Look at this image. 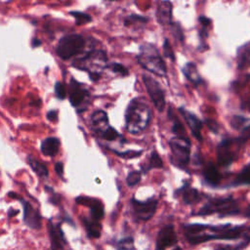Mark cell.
Wrapping results in <instances>:
<instances>
[{
    "mask_svg": "<svg viewBox=\"0 0 250 250\" xmlns=\"http://www.w3.org/2000/svg\"><path fill=\"white\" fill-rule=\"evenodd\" d=\"M250 229L243 226L230 227V225L223 226H209L200 224H191L185 227V235L187 240L192 244L197 245L214 239L232 240L238 238H247V232Z\"/></svg>",
    "mask_w": 250,
    "mask_h": 250,
    "instance_id": "obj_1",
    "label": "cell"
},
{
    "mask_svg": "<svg viewBox=\"0 0 250 250\" xmlns=\"http://www.w3.org/2000/svg\"><path fill=\"white\" fill-rule=\"evenodd\" d=\"M151 118V110L144 99H133L125 111V128L131 134L144 131Z\"/></svg>",
    "mask_w": 250,
    "mask_h": 250,
    "instance_id": "obj_2",
    "label": "cell"
},
{
    "mask_svg": "<svg viewBox=\"0 0 250 250\" xmlns=\"http://www.w3.org/2000/svg\"><path fill=\"white\" fill-rule=\"evenodd\" d=\"M137 61L145 69L157 76L162 77L167 73L166 64L161 58L159 51L150 43H145L140 46Z\"/></svg>",
    "mask_w": 250,
    "mask_h": 250,
    "instance_id": "obj_3",
    "label": "cell"
},
{
    "mask_svg": "<svg viewBox=\"0 0 250 250\" xmlns=\"http://www.w3.org/2000/svg\"><path fill=\"white\" fill-rule=\"evenodd\" d=\"M72 65L87 71L91 80L98 81L106 65V55L102 50H93L85 56L76 59Z\"/></svg>",
    "mask_w": 250,
    "mask_h": 250,
    "instance_id": "obj_4",
    "label": "cell"
},
{
    "mask_svg": "<svg viewBox=\"0 0 250 250\" xmlns=\"http://www.w3.org/2000/svg\"><path fill=\"white\" fill-rule=\"evenodd\" d=\"M240 213L238 203L232 196L215 197L209 199L197 212L199 216L219 214L221 217L236 215Z\"/></svg>",
    "mask_w": 250,
    "mask_h": 250,
    "instance_id": "obj_5",
    "label": "cell"
},
{
    "mask_svg": "<svg viewBox=\"0 0 250 250\" xmlns=\"http://www.w3.org/2000/svg\"><path fill=\"white\" fill-rule=\"evenodd\" d=\"M85 46V39L80 34H67L62 36L56 48L57 55L62 60H69L78 55Z\"/></svg>",
    "mask_w": 250,
    "mask_h": 250,
    "instance_id": "obj_6",
    "label": "cell"
},
{
    "mask_svg": "<svg viewBox=\"0 0 250 250\" xmlns=\"http://www.w3.org/2000/svg\"><path fill=\"white\" fill-rule=\"evenodd\" d=\"M169 146L173 155L171 162L180 168L188 165L190 154V142L188 138L176 137L170 141Z\"/></svg>",
    "mask_w": 250,
    "mask_h": 250,
    "instance_id": "obj_7",
    "label": "cell"
},
{
    "mask_svg": "<svg viewBox=\"0 0 250 250\" xmlns=\"http://www.w3.org/2000/svg\"><path fill=\"white\" fill-rule=\"evenodd\" d=\"M132 213L137 221H148L151 219L157 208V200L149 198L146 201H141L136 198L131 199Z\"/></svg>",
    "mask_w": 250,
    "mask_h": 250,
    "instance_id": "obj_8",
    "label": "cell"
},
{
    "mask_svg": "<svg viewBox=\"0 0 250 250\" xmlns=\"http://www.w3.org/2000/svg\"><path fill=\"white\" fill-rule=\"evenodd\" d=\"M68 99L71 105L76 107L78 111L84 110L87 107L89 104L88 99L90 94L88 90H86L83 87V85H81L76 80L71 79L68 88Z\"/></svg>",
    "mask_w": 250,
    "mask_h": 250,
    "instance_id": "obj_9",
    "label": "cell"
},
{
    "mask_svg": "<svg viewBox=\"0 0 250 250\" xmlns=\"http://www.w3.org/2000/svg\"><path fill=\"white\" fill-rule=\"evenodd\" d=\"M143 81L155 108L158 111H163L165 107V97L160 84L147 74L143 75Z\"/></svg>",
    "mask_w": 250,
    "mask_h": 250,
    "instance_id": "obj_10",
    "label": "cell"
},
{
    "mask_svg": "<svg viewBox=\"0 0 250 250\" xmlns=\"http://www.w3.org/2000/svg\"><path fill=\"white\" fill-rule=\"evenodd\" d=\"M235 140H223L217 146V160L220 166H229L235 159V152L232 150V146Z\"/></svg>",
    "mask_w": 250,
    "mask_h": 250,
    "instance_id": "obj_11",
    "label": "cell"
},
{
    "mask_svg": "<svg viewBox=\"0 0 250 250\" xmlns=\"http://www.w3.org/2000/svg\"><path fill=\"white\" fill-rule=\"evenodd\" d=\"M177 235L173 225L164 226L156 237V250H165L177 243Z\"/></svg>",
    "mask_w": 250,
    "mask_h": 250,
    "instance_id": "obj_12",
    "label": "cell"
},
{
    "mask_svg": "<svg viewBox=\"0 0 250 250\" xmlns=\"http://www.w3.org/2000/svg\"><path fill=\"white\" fill-rule=\"evenodd\" d=\"M48 231L50 235L51 249L52 250H63L66 245L63 231L61 228V224H54L51 220L48 222Z\"/></svg>",
    "mask_w": 250,
    "mask_h": 250,
    "instance_id": "obj_13",
    "label": "cell"
},
{
    "mask_svg": "<svg viewBox=\"0 0 250 250\" xmlns=\"http://www.w3.org/2000/svg\"><path fill=\"white\" fill-rule=\"evenodd\" d=\"M21 201L22 202V207H23L24 224L32 229H39L41 228V222H42L41 215L36 209L33 208V206L29 202L24 201L21 198Z\"/></svg>",
    "mask_w": 250,
    "mask_h": 250,
    "instance_id": "obj_14",
    "label": "cell"
},
{
    "mask_svg": "<svg viewBox=\"0 0 250 250\" xmlns=\"http://www.w3.org/2000/svg\"><path fill=\"white\" fill-rule=\"evenodd\" d=\"M76 203L88 206L90 208V217L96 221L101 222V220L104 216V209L102 202L97 199L86 197V196H78L75 199Z\"/></svg>",
    "mask_w": 250,
    "mask_h": 250,
    "instance_id": "obj_15",
    "label": "cell"
},
{
    "mask_svg": "<svg viewBox=\"0 0 250 250\" xmlns=\"http://www.w3.org/2000/svg\"><path fill=\"white\" fill-rule=\"evenodd\" d=\"M179 111H180L181 115L183 116V118L185 119V121L187 122L193 137L196 138L199 142H201L202 141L201 129L203 126L202 121L200 119H198V117L196 115H194L193 113H191L190 111H188V109H186L184 107H180Z\"/></svg>",
    "mask_w": 250,
    "mask_h": 250,
    "instance_id": "obj_16",
    "label": "cell"
},
{
    "mask_svg": "<svg viewBox=\"0 0 250 250\" xmlns=\"http://www.w3.org/2000/svg\"><path fill=\"white\" fill-rule=\"evenodd\" d=\"M91 128L100 136L110 126L108 123V117L105 111L104 110H96L90 119Z\"/></svg>",
    "mask_w": 250,
    "mask_h": 250,
    "instance_id": "obj_17",
    "label": "cell"
},
{
    "mask_svg": "<svg viewBox=\"0 0 250 250\" xmlns=\"http://www.w3.org/2000/svg\"><path fill=\"white\" fill-rule=\"evenodd\" d=\"M172 3L170 1H162L158 4L156 10V19L162 25L172 23Z\"/></svg>",
    "mask_w": 250,
    "mask_h": 250,
    "instance_id": "obj_18",
    "label": "cell"
},
{
    "mask_svg": "<svg viewBox=\"0 0 250 250\" xmlns=\"http://www.w3.org/2000/svg\"><path fill=\"white\" fill-rule=\"evenodd\" d=\"M203 178L204 181L207 185H209L210 187H218L219 184L221 183L222 180V175L219 172V170L217 169V167L212 164V163H208L203 170Z\"/></svg>",
    "mask_w": 250,
    "mask_h": 250,
    "instance_id": "obj_19",
    "label": "cell"
},
{
    "mask_svg": "<svg viewBox=\"0 0 250 250\" xmlns=\"http://www.w3.org/2000/svg\"><path fill=\"white\" fill-rule=\"evenodd\" d=\"M182 71H183L184 75L186 76V78L188 81H190L194 86H198V85L203 83V79H202L201 75L199 74V72L197 70V67H196L194 62H187L183 66Z\"/></svg>",
    "mask_w": 250,
    "mask_h": 250,
    "instance_id": "obj_20",
    "label": "cell"
},
{
    "mask_svg": "<svg viewBox=\"0 0 250 250\" xmlns=\"http://www.w3.org/2000/svg\"><path fill=\"white\" fill-rule=\"evenodd\" d=\"M178 192L182 193L183 201L186 204H194V203H197L198 201H200V199H201V195L198 192V190L193 188H190L188 184H186L185 186L181 187L176 191V194Z\"/></svg>",
    "mask_w": 250,
    "mask_h": 250,
    "instance_id": "obj_21",
    "label": "cell"
},
{
    "mask_svg": "<svg viewBox=\"0 0 250 250\" xmlns=\"http://www.w3.org/2000/svg\"><path fill=\"white\" fill-rule=\"evenodd\" d=\"M61 142L56 137H49L42 141L41 143V152L46 156H55L60 147Z\"/></svg>",
    "mask_w": 250,
    "mask_h": 250,
    "instance_id": "obj_22",
    "label": "cell"
},
{
    "mask_svg": "<svg viewBox=\"0 0 250 250\" xmlns=\"http://www.w3.org/2000/svg\"><path fill=\"white\" fill-rule=\"evenodd\" d=\"M82 223L85 227L88 237H90V238H99L101 236L102 225L99 221H96V220L92 219L91 217L90 218L83 217L82 218Z\"/></svg>",
    "mask_w": 250,
    "mask_h": 250,
    "instance_id": "obj_23",
    "label": "cell"
},
{
    "mask_svg": "<svg viewBox=\"0 0 250 250\" xmlns=\"http://www.w3.org/2000/svg\"><path fill=\"white\" fill-rule=\"evenodd\" d=\"M250 65V43L240 46L237 50V67L240 70Z\"/></svg>",
    "mask_w": 250,
    "mask_h": 250,
    "instance_id": "obj_24",
    "label": "cell"
},
{
    "mask_svg": "<svg viewBox=\"0 0 250 250\" xmlns=\"http://www.w3.org/2000/svg\"><path fill=\"white\" fill-rule=\"evenodd\" d=\"M27 162L30 166V168L40 177V178H47L49 176V172H48V168L46 167V165L42 164L41 162H39L37 159H35L32 156H28L27 157Z\"/></svg>",
    "mask_w": 250,
    "mask_h": 250,
    "instance_id": "obj_25",
    "label": "cell"
},
{
    "mask_svg": "<svg viewBox=\"0 0 250 250\" xmlns=\"http://www.w3.org/2000/svg\"><path fill=\"white\" fill-rule=\"evenodd\" d=\"M233 185H250V163L245 165L241 169V171L236 175Z\"/></svg>",
    "mask_w": 250,
    "mask_h": 250,
    "instance_id": "obj_26",
    "label": "cell"
},
{
    "mask_svg": "<svg viewBox=\"0 0 250 250\" xmlns=\"http://www.w3.org/2000/svg\"><path fill=\"white\" fill-rule=\"evenodd\" d=\"M230 125L233 129L235 130H240L241 132L246 129L248 126H250V119L239 116V115H234L230 119Z\"/></svg>",
    "mask_w": 250,
    "mask_h": 250,
    "instance_id": "obj_27",
    "label": "cell"
},
{
    "mask_svg": "<svg viewBox=\"0 0 250 250\" xmlns=\"http://www.w3.org/2000/svg\"><path fill=\"white\" fill-rule=\"evenodd\" d=\"M168 115L170 117L171 120H173V125H172V132L179 138H188L187 134H186V130H185V127L183 126V124L180 122V120L175 116L173 115V112H172V115L168 112Z\"/></svg>",
    "mask_w": 250,
    "mask_h": 250,
    "instance_id": "obj_28",
    "label": "cell"
},
{
    "mask_svg": "<svg viewBox=\"0 0 250 250\" xmlns=\"http://www.w3.org/2000/svg\"><path fill=\"white\" fill-rule=\"evenodd\" d=\"M163 167V161L161 159V157L159 156V154L157 153L156 150H153L150 154V157H149V162H148V165L146 168H145L143 170L144 173H146L148 170L150 169H159V168H162Z\"/></svg>",
    "mask_w": 250,
    "mask_h": 250,
    "instance_id": "obj_29",
    "label": "cell"
},
{
    "mask_svg": "<svg viewBox=\"0 0 250 250\" xmlns=\"http://www.w3.org/2000/svg\"><path fill=\"white\" fill-rule=\"evenodd\" d=\"M70 15H72V17L75 19V23L77 25H81V24H85L89 21H92V18L90 15L79 12V11H71Z\"/></svg>",
    "mask_w": 250,
    "mask_h": 250,
    "instance_id": "obj_30",
    "label": "cell"
},
{
    "mask_svg": "<svg viewBox=\"0 0 250 250\" xmlns=\"http://www.w3.org/2000/svg\"><path fill=\"white\" fill-rule=\"evenodd\" d=\"M117 250H136L133 237L128 236L119 240L117 243Z\"/></svg>",
    "mask_w": 250,
    "mask_h": 250,
    "instance_id": "obj_31",
    "label": "cell"
},
{
    "mask_svg": "<svg viewBox=\"0 0 250 250\" xmlns=\"http://www.w3.org/2000/svg\"><path fill=\"white\" fill-rule=\"evenodd\" d=\"M142 179V173L140 171H133L128 174L126 178V184L128 187H134L140 183Z\"/></svg>",
    "mask_w": 250,
    "mask_h": 250,
    "instance_id": "obj_32",
    "label": "cell"
},
{
    "mask_svg": "<svg viewBox=\"0 0 250 250\" xmlns=\"http://www.w3.org/2000/svg\"><path fill=\"white\" fill-rule=\"evenodd\" d=\"M103 139H104L105 141H115L117 138H120L121 136L119 135V133L111 126H109L101 136Z\"/></svg>",
    "mask_w": 250,
    "mask_h": 250,
    "instance_id": "obj_33",
    "label": "cell"
},
{
    "mask_svg": "<svg viewBox=\"0 0 250 250\" xmlns=\"http://www.w3.org/2000/svg\"><path fill=\"white\" fill-rule=\"evenodd\" d=\"M163 53H164V56L168 59H170L171 61H175L176 58H175V53H174V50L173 48L171 47V44L169 42L168 39H165L164 40V43H163Z\"/></svg>",
    "mask_w": 250,
    "mask_h": 250,
    "instance_id": "obj_34",
    "label": "cell"
},
{
    "mask_svg": "<svg viewBox=\"0 0 250 250\" xmlns=\"http://www.w3.org/2000/svg\"><path fill=\"white\" fill-rule=\"evenodd\" d=\"M109 67L112 69V71L120 74L121 76H126L129 74V70L121 63H118V62H112Z\"/></svg>",
    "mask_w": 250,
    "mask_h": 250,
    "instance_id": "obj_35",
    "label": "cell"
},
{
    "mask_svg": "<svg viewBox=\"0 0 250 250\" xmlns=\"http://www.w3.org/2000/svg\"><path fill=\"white\" fill-rule=\"evenodd\" d=\"M138 22V21H141V22H146L147 21V19L143 17V16H140V15H130L128 16L125 21H124V24L125 25H130L132 23H135V22Z\"/></svg>",
    "mask_w": 250,
    "mask_h": 250,
    "instance_id": "obj_36",
    "label": "cell"
},
{
    "mask_svg": "<svg viewBox=\"0 0 250 250\" xmlns=\"http://www.w3.org/2000/svg\"><path fill=\"white\" fill-rule=\"evenodd\" d=\"M55 94L58 99L63 100L66 97V90L65 87L63 86L62 83L61 82H56L55 84Z\"/></svg>",
    "mask_w": 250,
    "mask_h": 250,
    "instance_id": "obj_37",
    "label": "cell"
},
{
    "mask_svg": "<svg viewBox=\"0 0 250 250\" xmlns=\"http://www.w3.org/2000/svg\"><path fill=\"white\" fill-rule=\"evenodd\" d=\"M171 27H172V33L174 34V36L180 40L181 42L184 41V33L182 30L181 25L179 24V22H175V23H171Z\"/></svg>",
    "mask_w": 250,
    "mask_h": 250,
    "instance_id": "obj_38",
    "label": "cell"
},
{
    "mask_svg": "<svg viewBox=\"0 0 250 250\" xmlns=\"http://www.w3.org/2000/svg\"><path fill=\"white\" fill-rule=\"evenodd\" d=\"M118 156L120 157H124V158H135V157H138L142 154V150H133V149H130V150H126L124 152H119V151H114Z\"/></svg>",
    "mask_w": 250,
    "mask_h": 250,
    "instance_id": "obj_39",
    "label": "cell"
},
{
    "mask_svg": "<svg viewBox=\"0 0 250 250\" xmlns=\"http://www.w3.org/2000/svg\"><path fill=\"white\" fill-rule=\"evenodd\" d=\"M205 122H206V125L208 126V128H209L212 132H214V133H217V132H218V130H219V124H218L215 120H213V119H206Z\"/></svg>",
    "mask_w": 250,
    "mask_h": 250,
    "instance_id": "obj_40",
    "label": "cell"
},
{
    "mask_svg": "<svg viewBox=\"0 0 250 250\" xmlns=\"http://www.w3.org/2000/svg\"><path fill=\"white\" fill-rule=\"evenodd\" d=\"M47 119L52 122H56L58 120V110H49L47 112Z\"/></svg>",
    "mask_w": 250,
    "mask_h": 250,
    "instance_id": "obj_41",
    "label": "cell"
},
{
    "mask_svg": "<svg viewBox=\"0 0 250 250\" xmlns=\"http://www.w3.org/2000/svg\"><path fill=\"white\" fill-rule=\"evenodd\" d=\"M198 21H199V22L201 23V25H203L204 28L207 27V26H209L210 23H211V20H210L209 18L205 17V16H200L199 19H198Z\"/></svg>",
    "mask_w": 250,
    "mask_h": 250,
    "instance_id": "obj_42",
    "label": "cell"
},
{
    "mask_svg": "<svg viewBox=\"0 0 250 250\" xmlns=\"http://www.w3.org/2000/svg\"><path fill=\"white\" fill-rule=\"evenodd\" d=\"M55 171H56V173H57L60 177L62 176V174H63V165H62V162L56 163V165H55Z\"/></svg>",
    "mask_w": 250,
    "mask_h": 250,
    "instance_id": "obj_43",
    "label": "cell"
},
{
    "mask_svg": "<svg viewBox=\"0 0 250 250\" xmlns=\"http://www.w3.org/2000/svg\"><path fill=\"white\" fill-rule=\"evenodd\" d=\"M50 201H51L54 205H58L59 202H60V194H56V193L53 192Z\"/></svg>",
    "mask_w": 250,
    "mask_h": 250,
    "instance_id": "obj_44",
    "label": "cell"
},
{
    "mask_svg": "<svg viewBox=\"0 0 250 250\" xmlns=\"http://www.w3.org/2000/svg\"><path fill=\"white\" fill-rule=\"evenodd\" d=\"M41 43H42V42H41L39 39H37V38H33V39H32V47H33V48L40 46Z\"/></svg>",
    "mask_w": 250,
    "mask_h": 250,
    "instance_id": "obj_45",
    "label": "cell"
},
{
    "mask_svg": "<svg viewBox=\"0 0 250 250\" xmlns=\"http://www.w3.org/2000/svg\"><path fill=\"white\" fill-rule=\"evenodd\" d=\"M19 213V211L18 210H13V209H10L9 210V212H8V214H9V216L11 217V216H15L16 214H18Z\"/></svg>",
    "mask_w": 250,
    "mask_h": 250,
    "instance_id": "obj_46",
    "label": "cell"
},
{
    "mask_svg": "<svg viewBox=\"0 0 250 250\" xmlns=\"http://www.w3.org/2000/svg\"><path fill=\"white\" fill-rule=\"evenodd\" d=\"M245 216L246 217H248V218H250V205H248V207L246 208V210H245Z\"/></svg>",
    "mask_w": 250,
    "mask_h": 250,
    "instance_id": "obj_47",
    "label": "cell"
},
{
    "mask_svg": "<svg viewBox=\"0 0 250 250\" xmlns=\"http://www.w3.org/2000/svg\"><path fill=\"white\" fill-rule=\"evenodd\" d=\"M173 250H182L180 247H176V248H174Z\"/></svg>",
    "mask_w": 250,
    "mask_h": 250,
    "instance_id": "obj_48",
    "label": "cell"
}]
</instances>
